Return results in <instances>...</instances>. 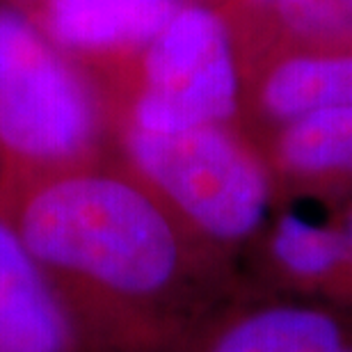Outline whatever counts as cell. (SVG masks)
<instances>
[{
  "mask_svg": "<svg viewBox=\"0 0 352 352\" xmlns=\"http://www.w3.org/2000/svg\"><path fill=\"white\" fill-rule=\"evenodd\" d=\"M167 352H352V305L243 284Z\"/></svg>",
  "mask_w": 352,
  "mask_h": 352,
  "instance_id": "5b68a950",
  "label": "cell"
},
{
  "mask_svg": "<svg viewBox=\"0 0 352 352\" xmlns=\"http://www.w3.org/2000/svg\"><path fill=\"white\" fill-rule=\"evenodd\" d=\"M334 217L339 222V229L343 238H346V248L350 254V263H352V197H346V199L332 204Z\"/></svg>",
  "mask_w": 352,
  "mask_h": 352,
  "instance_id": "7c38bea8",
  "label": "cell"
},
{
  "mask_svg": "<svg viewBox=\"0 0 352 352\" xmlns=\"http://www.w3.org/2000/svg\"><path fill=\"white\" fill-rule=\"evenodd\" d=\"M115 153L190 231L236 263L279 201L265 153L243 124L172 133L117 126Z\"/></svg>",
  "mask_w": 352,
  "mask_h": 352,
  "instance_id": "3957f363",
  "label": "cell"
},
{
  "mask_svg": "<svg viewBox=\"0 0 352 352\" xmlns=\"http://www.w3.org/2000/svg\"><path fill=\"white\" fill-rule=\"evenodd\" d=\"M241 44H325L352 39V0H229Z\"/></svg>",
  "mask_w": 352,
  "mask_h": 352,
  "instance_id": "8fae6325",
  "label": "cell"
},
{
  "mask_svg": "<svg viewBox=\"0 0 352 352\" xmlns=\"http://www.w3.org/2000/svg\"><path fill=\"white\" fill-rule=\"evenodd\" d=\"M0 208L62 295L85 352H167L243 286L117 158L23 181Z\"/></svg>",
  "mask_w": 352,
  "mask_h": 352,
  "instance_id": "6da1fadb",
  "label": "cell"
},
{
  "mask_svg": "<svg viewBox=\"0 0 352 352\" xmlns=\"http://www.w3.org/2000/svg\"><path fill=\"white\" fill-rule=\"evenodd\" d=\"M238 267L250 288L352 305V263L332 206L314 215L305 199H279Z\"/></svg>",
  "mask_w": 352,
  "mask_h": 352,
  "instance_id": "8992f818",
  "label": "cell"
},
{
  "mask_svg": "<svg viewBox=\"0 0 352 352\" xmlns=\"http://www.w3.org/2000/svg\"><path fill=\"white\" fill-rule=\"evenodd\" d=\"M250 3H265V0H250Z\"/></svg>",
  "mask_w": 352,
  "mask_h": 352,
  "instance_id": "4fadbf2b",
  "label": "cell"
},
{
  "mask_svg": "<svg viewBox=\"0 0 352 352\" xmlns=\"http://www.w3.org/2000/svg\"><path fill=\"white\" fill-rule=\"evenodd\" d=\"M115 117L101 89L23 12L0 5V195L103 158Z\"/></svg>",
  "mask_w": 352,
  "mask_h": 352,
  "instance_id": "7a4b0ae2",
  "label": "cell"
},
{
  "mask_svg": "<svg viewBox=\"0 0 352 352\" xmlns=\"http://www.w3.org/2000/svg\"><path fill=\"white\" fill-rule=\"evenodd\" d=\"M243 126L258 138L309 112L352 105V39L241 44Z\"/></svg>",
  "mask_w": 352,
  "mask_h": 352,
  "instance_id": "52a82bcc",
  "label": "cell"
},
{
  "mask_svg": "<svg viewBox=\"0 0 352 352\" xmlns=\"http://www.w3.org/2000/svg\"><path fill=\"white\" fill-rule=\"evenodd\" d=\"M0 352H85L69 307L3 208Z\"/></svg>",
  "mask_w": 352,
  "mask_h": 352,
  "instance_id": "9c48e42d",
  "label": "cell"
},
{
  "mask_svg": "<svg viewBox=\"0 0 352 352\" xmlns=\"http://www.w3.org/2000/svg\"><path fill=\"white\" fill-rule=\"evenodd\" d=\"M115 69V129L172 133L243 124V60L224 5L186 0L131 60Z\"/></svg>",
  "mask_w": 352,
  "mask_h": 352,
  "instance_id": "277c9868",
  "label": "cell"
},
{
  "mask_svg": "<svg viewBox=\"0 0 352 352\" xmlns=\"http://www.w3.org/2000/svg\"><path fill=\"white\" fill-rule=\"evenodd\" d=\"M186 0H41V30L62 51L108 65L131 60Z\"/></svg>",
  "mask_w": 352,
  "mask_h": 352,
  "instance_id": "30bf717a",
  "label": "cell"
},
{
  "mask_svg": "<svg viewBox=\"0 0 352 352\" xmlns=\"http://www.w3.org/2000/svg\"><path fill=\"white\" fill-rule=\"evenodd\" d=\"M279 199L332 204L352 197V105L316 110L254 138Z\"/></svg>",
  "mask_w": 352,
  "mask_h": 352,
  "instance_id": "ba28073f",
  "label": "cell"
}]
</instances>
